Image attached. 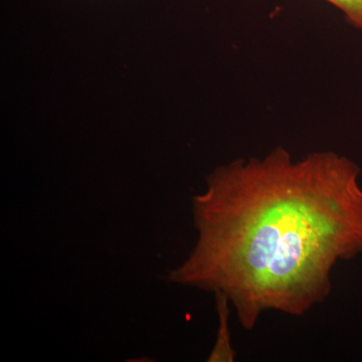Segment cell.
<instances>
[{
  "mask_svg": "<svg viewBox=\"0 0 362 362\" xmlns=\"http://www.w3.org/2000/svg\"><path fill=\"white\" fill-rule=\"evenodd\" d=\"M361 173L335 152L294 161L283 147L216 168L194 199L199 240L169 280L225 295L246 330L267 311L303 316L338 262L362 254Z\"/></svg>",
  "mask_w": 362,
  "mask_h": 362,
  "instance_id": "6da1fadb",
  "label": "cell"
},
{
  "mask_svg": "<svg viewBox=\"0 0 362 362\" xmlns=\"http://www.w3.org/2000/svg\"><path fill=\"white\" fill-rule=\"evenodd\" d=\"M216 297V309L220 317V329H218V339L214 345L213 351L209 356V361H233L235 351L230 345V332L228 329V298L221 293H214Z\"/></svg>",
  "mask_w": 362,
  "mask_h": 362,
  "instance_id": "7a4b0ae2",
  "label": "cell"
},
{
  "mask_svg": "<svg viewBox=\"0 0 362 362\" xmlns=\"http://www.w3.org/2000/svg\"><path fill=\"white\" fill-rule=\"evenodd\" d=\"M344 14L350 25L362 30V0H325Z\"/></svg>",
  "mask_w": 362,
  "mask_h": 362,
  "instance_id": "3957f363",
  "label": "cell"
}]
</instances>
